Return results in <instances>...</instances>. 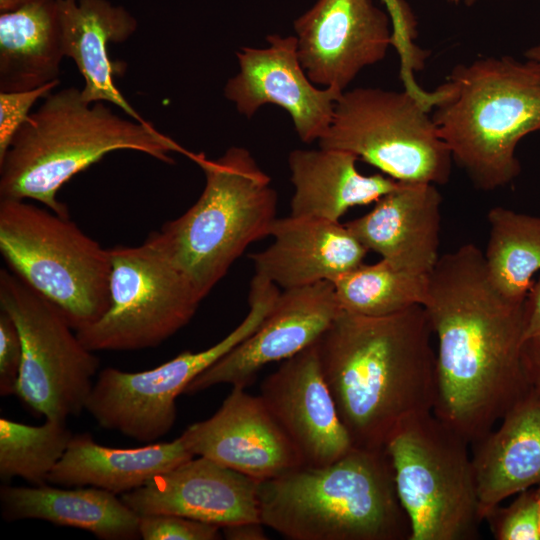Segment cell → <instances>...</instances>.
Instances as JSON below:
<instances>
[{
	"instance_id": "1",
	"label": "cell",
	"mask_w": 540,
	"mask_h": 540,
	"mask_svg": "<svg viewBox=\"0 0 540 540\" xmlns=\"http://www.w3.org/2000/svg\"><path fill=\"white\" fill-rule=\"evenodd\" d=\"M437 338L433 413L470 445L531 390L522 365L524 303L491 284L483 252L441 255L423 302Z\"/></svg>"
},
{
	"instance_id": "2",
	"label": "cell",
	"mask_w": 540,
	"mask_h": 540,
	"mask_svg": "<svg viewBox=\"0 0 540 540\" xmlns=\"http://www.w3.org/2000/svg\"><path fill=\"white\" fill-rule=\"evenodd\" d=\"M423 305L386 316L341 311L317 341L324 378L353 447L385 449L406 420L433 412L436 352Z\"/></svg>"
},
{
	"instance_id": "3",
	"label": "cell",
	"mask_w": 540,
	"mask_h": 540,
	"mask_svg": "<svg viewBox=\"0 0 540 540\" xmlns=\"http://www.w3.org/2000/svg\"><path fill=\"white\" fill-rule=\"evenodd\" d=\"M105 103L87 102L76 87L46 96L0 159V199H32L69 217L58 191L108 153L137 151L167 164L174 163L171 153L194 160L196 153L152 123L123 118Z\"/></svg>"
},
{
	"instance_id": "4",
	"label": "cell",
	"mask_w": 540,
	"mask_h": 540,
	"mask_svg": "<svg viewBox=\"0 0 540 540\" xmlns=\"http://www.w3.org/2000/svg\"><path fill=\"white\" fill-rule=\"evenodd\" d=\"M260 521L290 540H409L385 449L353 447L324 466L259 482Z\"/></svg>"
},
{
	"instance_id": "5",
	"label": "cell",
	"mask_w": 540,
	"mask_h": 540,
	"mask_svg": "<svg viewBox=\"0 0 540 540\" xmlns=\"http://www.w3.org/2000/svg\"><path fill=\"white\" fill-rule=\"evenodd\" d=\"M431 111L454 162L491 191L521 171L519 142L540 131V66L525 58L484 57L456 65Z\"/></svg>"
},
{
	"instance_id": "6",
	"label": "cell",
	"mask_w": 540,
	"mask_h": 540,
	"mask_svg": "<svg viewBox=\"0 0 540 540\" xmlns=\"http://www.w3.org/2000/svg\"><path fill=\"white\" fill-rule=\"evenodd\" d=\"M205 175L197 201L146 241L166 256L203 300L248 246L270 235L277 192L270 176L243 147L216 159L197 153Z\"/></svg>"
},
{
	"instance_id": "7",
	"label": "cell",
	"mask_w": 540,
	"mask_h": 540,
	"mask_svg": "<svg viewBox=\"0 0 540 540\" xmlns=\"http://www.w3.org/2000/svg\"><path fill=\"white\" fill-rule=\"evenodd\" d=\"M0 251L17 277L53 303L75 330L109 306L111 260L69 217L18 199H0Z\"/></svg>"
},
{
	"instance_id": "8",
	"label": "cell",
	"mask_w": 540,
	"mask_h": 540,
	"mask_svg": "<svg viewBox=\"0 0 540 540\" xmlns=\"http://www.w3.org/2000/svg\"><path fill=\"white\" fill-rule=\"evenodd\" d=\"M469 445L433 412L406 420L387 441L409 540L479 538L483 519Z\"/></svg>"
},
{
	"instance_id": "9",
	"label": "cell",
	"mask_w": 540,
	"mask_h": 540,
	"mask_svg": "<svg viewBox=\"0 0 540 540\" xmlns=\"http://www.w3.org/2000/svg\"><path fill=\"white\" fill-rule=\"evenodd\" d=\"M431 111L405 89L344 91L319 147L349 151L397 181L443 185L453 159Z\"/></svg>"
},
{
	"instance_id": "10",
	"label": "cell",
	"mask_w": 540,
	"mask_h": 540,
	"mask_svg": "<svg viewBox=\"0 0 540 540\" xmlns=\"http://www.w3.org/2000/svg\"><path fill=\"white\" fill-rule=\"evenodd\" d=\"M280 294L269 280L254 275L250 283L249 312L222 340L198 351H184L146 371H100L86 410L106 429L140 442L166 435L176 419V399L203 371L250 336L267 316Z\"/></svg>"
},
{
	"instance_id": "11",
	"label": "cell",
	"mask_w": 540,
	"mask_h": 540,
	"mask_svg": "<svg viewBox=\"0 0 540 540\" xmlns=\"http://www.w3.org/2000/svg\"><path fill=\"white\" fill-rule=\"evenodd\" d=\"M0 307L22 342L15 394L46 419L66 421L86 408L99 359L62 312L13 272L0 271Z\"/></svg>"
},
{
	"instance_id": "12",
	"label": "cell",
	"mask_w": 540,
	"mask_h": 540,
	"mask_svg": "<svg viewBox=\"0 0 540 540\" xmlns=\"http://www.w3.org/2000/svg\"><path fill=\"white\" fill-rule=\"evenodd\" d=\"M109 306L76 334L95 351L156 347L183 328L202 299L188 278L146 240L109 248Z\"/></svg>"
},
{
	"instance_id": "13",
	"label": "cell",
	"mask_w": 540,
	"mask_h": 540,
	"mask_svg": "<svg viewBox=\"0 0 540 540\" xmlns=\"http://www.w3.org/2000/svg\"><path fill=\"white\" fill-rule=\"evenodd\" d=\"M294 30L310 81L343 92L392 46L390 17L372 0H318L294 21Z\"/></svg>"
},
{
	"instance_id": "14",
	"label": "cell",
	"mask_w": 540,
	"mask_h": 540,
	"mask_svg": "<svg viewBox=\"0 0 540 540\" xmlns=\"http://www.w3.org/2000/svg\"><path fill=\"white\" fill-rule=\"evenodd\" d=\"M341 311L330 281L280 292L259 327L199 374L184 393L219 384L248 387L266 365L285 361L316 343Z\"/></svg>"
},
{
	"instance_id": "15",
	"label": "cell",
	"mask_w": 540,
	"mask_h": 540,
	"mask_svg": "<svg viewBox=\"0 0 540 540\" xmlns=\"http://www.w3.org/2000/svg\"><path fill=\"white\" fill-rule=\"evenodd\" d=\"M266 40L265 48L236 52L239 71L228 79L225 97L247 118L265 104L278 105L290 115L302 142L319 141L343 91L318 88L310 81L299 61L296 36L273 34Z\"/></svg>"
},
{
	"instance_id": "16",
	"label": "cell",
	"mask_w": 540,
	"mask_h": 540,
	"mask_svg": "<svg viewBox=\"0 0 540 540\" xmlns=\"http://www.w3.org/2000/svg\"><path fill=\"white\" fill-rule=\"evenodd\" d=\"M180 437L194 456L259 482L304 465L262 398L242 387H232L211 417L188 426Z\"/></svg>"
},
{
	"instance_id": "17",
	"label": "cell",
	"mask_w": 540,
	"mask_h": 540,
	"mask_svg": "<svg viewBox=\"0 0 540 540\" xmlns=\"http://www.w3.org/2000/svg\"><path fill=\"white\" fill-rule=\"evenodd\" d=\"M304 465L338 460L353 444L324 378L317 342L283 361L260 386V395Z\"/></svg>"
},
{
	"instance_id": "18",
	"label": "cell",
	"mask_w": 540,
	"mask_h": 540,
	"mask_svg": "<svg viewBox=\"0 0 540 540\" xmlns=\"http://www.w3.org/2000/svg\"><path fill=\"white\" fill-rule=\"evenodd\" d=\"M258 487L251 477L194 456L121 499L139 516L173 514L223 528L260 521Z\"/></svg>"
},
{
	"instance_id": "19",
	"label": "cell",
	"mask_w": 540,
	"mask_h": 540,
	"mask_svg": "<svg viewBox=\"0 0 540 540\" xmlns=\"http://www.w3.org/2000/svg\"><path fill=\"white\" fill-rule=\"evenodd\" d=\"M269 236L272 243L249 258L255 274L284 290L333 283L369 252L345 224L315 217L276 218Z\"/></svg>"
},
{
	"instance_id": "20",
	"label": "cell",
	"mask_w": 540,
	"mask_h": 540,
	"mask_svg": "<svg viewBox=\"0 0 540 540\" xmlns=\"http://www.w3.org/2000/svg\"><path fill=\"white\" fill-rule=\"evenodd\" d=\"M441 202L437 185L399 181L369 212L345 225L397 268L429 275L440 258Z\"/></svg>"
},
{
	"instance_id": "21",
	"label": "cell",
	"mask_w": 540,
	"mask_h": 540,
	"mask_svg": "<svg viewBox=\"0 0 540 540\" xmlns=\"http://www.w3.org/2000/svg\"><path fill=\"white\" fill-rule=\"evenodd\" d=\"M62 47L83 80V98L111 103L130 118L144 122L117 88V71L109 57L110 43H122L137 30V19L122 5L108 0H57Z\"/></svg>"
},
{
	"instance_id": "22",
	"label": "cell",
	"mask_w": 540,
	"mask_h": 540,
	"mask_svg": "<svg viewBox=\"0 0 540 540\" xmlns=\"http://www.w3.org/2000/svg\"><path fill=\"white\" fill-rule=\"evenodd\" d=\"M491 430L472 444L480 514L540 484V394L531 390Z\"/></svg>"
},
{
	"instance_id": "23",
	"label": "cell",
	"mask_w": 540,
	"mask_h": 540,
	"mask_svg": "<svg viewBox=\"0 0 540 540\" xmlns=\"http://www.w3.org/2000/svg\"><path fill=\"white\" fill-rule=\"evenodd\" d=\"M357 160L355 154L340 149L291 151L290 215L339 221L350 208L376 202L399 184L384 174H361Z\"/></svg>"
},
{
	"instance_id": "24",
	"label": "cell",
	"mask_w": 540,
	"mask_h": 540,
	"mask_svg": "<svg viewBox=\"0 0 540 540\" xmlns=\"http://www.w3.org/2000/svg\"><path fill=\"white\" fill-rule=\"evenodd\" d=\"M3 518L38 519L86 530L104 540H131L139 535V515L116 494L93 486L56 488L3 486Z\"/></svg>"
},
{
	"instance_id": "25",
	"label": "cell",
	"mask_w": 540,
	"mask_h": 540,
	"mask_svg": "<svg viewBox=\"0 0 540 540\" xmlns=\"http://www.w3.org/2000/svg\"><path fill=\"white\" fill-rule=\"evenodd\" d=\"M193 457L181 437L138 448H112L97 444L89 434H78L72 437L48 482L124 494Z\"/></svg>"
},
{
	"instance_id": "26",
	"label": "cell",
	"mask_w": 540,
	"mask_h": 540,
	"mask_svg": "<svg viewBox=\"0 0 540 540\" xmlns=\"http://www.w3.org/2000/svg\"><path fill=\"white\" fill-rule=\"evenodd\" d=\"M64 57L57 0H30L0 13V92L59 80Z\"/></svg>"
},
{
	"instance_id": "27",
	"label": "cell",
	"mask_w": 540,
	"mask_h": 540,
	"mask_svg": "<svg viewBox=\"0 0 540 540\" xmlns=\"http://www.w3.org/2000/svg\"><path fill=\"white\" fill-rule=\"evenodd\" d=\"M489 240L483 253L495 289L514 303H524L540 271V216L493 207L487 214Z\"/></svg>"
},
{
	"instance_id": "28",
	"label": "cell",
	"mask_w": 540,
	"mask_h": 540,
	"mask_svg": "<svg viewBox=\"0 0 540 540\" xmlns=\"http://www.w3.org/2000/svg\"><path fill=\"white\" fill-rule=\"evenodd\" d=\"M428 277L397 268L381 258L374 264L362 263L333 284L342 311L386 316L423 305Z\"/></svg>"
},
{
	"instance_id": "29",
	"label": "cell",
	"mask_w": 540,
	"mask_h": 540,
	"mask_svg": "<svg viewBox=\"0 0 540 540\" xmlns=\"http://www.w3.org/2000/svg\"><path fill=\"white\" fill-rule=\"evenodd\" d=\"M73 435L65 421L46 419L32 426L0 418V478L21 477L43 485L64 455Z\"/></svg>"
},
{
	"instance_id": "30",
	"label": "cell",
	"mask_w": 540,
	"mask_h": 540,
	"mask_svg": "<svg viewBox=\"0 0 540 540\" xmlns=\"http://www.w3.org/2000/svg\"><path fill=\"white\" fill-rule=\"evenodd\" d=\"M381 1L391 20L392 46L399 55L400 78L405 89L415 91L419 85L415 81L414 72L424 68L430 53L418 47L414 42L417 37V23L408 4L404 0ZM455 1L458 2V0Z\"/></svg>"
},
{
	"instance_id": "31",
	"label": "cell",
	"mask_w": 540,
	"mask_h": 540,
	"mask_svg": "<svg viewBox=\"0 0 540 540\" xmlns=\"http://www.w3.org/2000/svg\"><path fill=\"white\" fill-rule=\"evenodd\" d=\"M497 540H540V522L535 489L520 493L508 506H495L485 517Z\"/></svg>"
},
{
	"instance_id": "32",
	"label": "cell",
	"mask_w": 540,
	"mask_h": 540,
	"mask_svg": "<svg viewBox=\"0 0 540 540\" xmlns=\"http://www.w3.org/2000/svg\"><path fill=\"white\" fill-rule=\"evenodd\" d=\"M221 527L173 514L139 516V535L144 540H216Z\"/></svg>"
},
{
	"instance_id": "33",
	"label": "cell",
	"mask_w": 540,
	"mask_h": 540,
	"mask_svg": "<svg viewBox=\"0 0 540 540\" xmlns=\"http://www.w3.org/2000/svg\"><path fill=\"white\" fill-rule=\"evenodd\" d=\"M60 80L26 91L0 92V159L30 116L34 104L53 92Z\"/></svg>"
},
{
	"instance_id": "34",
	"label": "cell",
	"mask_w": 540,
	"mask_h": 540,
	"mask_svg": "<svg viewBox=\"0 0 540 540\" xmlns=\"http://www.w3.org/2000/svg\"><path fill=\"white\" fill-rule=\"evenodd\" d=\"M22 361L18 328L8 313L0 311V394H15Z\"/></svg>"
},
{
	"instance_id": "35",
	"label": "cell",
	"mask_w": 540,
	"mask_h": 540,
	"mask_svg": "<svg viewBox=\"0 0 540 540\" xmlns=\"http://www.w3.org/2000/svg\"><path fill=\"white\" fill-rule=\"evenodd\" d=\"M524 341H540V276L524 301Z\"/></svg>"
},
{
	"instance_id": "36",
	"label": "cell",
	"mask_w": 540,
	"mask_h": 540,
	"mask_svg": "<svg viewBox=\"0 0 540 540\" xmlns=\"http://www.w3.org/2000/svg\"><path fill=\"white\" fill-rule=\"evenodd\" d=\"M522 365L531 388L540 394V341H524Z\"/></svg>"
},
{
	"instance_id": "37",
	"label": "cell",
	"mask_w": 540,
	"mask_h": 540,
	"mask_svg": "<svg viewBox=\"0 0 540 540\" xmlns=\"http://www.w3.org/2000/svg\"><path fill=\"white\" fill-rule=\"evenodd\" d=\"M260 521L245 522L221 528L222 534L230 540H263L267 539Z\"/></svg>"
},
{
	"instance_id": "38",
	"label": "cell",
	"mask_w": 540,
	"mask_h": 540,
	"mask_svg": "<svg viewBox=\"0 0 540 540\" xmlns=\"http://www.w3.org/2000/svg\"><path fill=\"white\" fill-rule=\"evenodd\" d=\"M29 1L30 0H0V13L13 11Z\"/></svg>"
},
{
	"instance_id": "39",
	"label": "cell",
	"mask_w": 540,
	"mask_h": 540,
	"mask_svg": "<svg viewBox=\"0 0 540 540\" xmlns=\"http://www.w3.org/2000/svg\"><path fill=\"white\" fill-rule=\"evenodd\" d=\"M524 57L540 66V42L528 48L524 52Z\"/></svg>"
},
{
	"instance_id": "40",
	"label": "cell",
	"mask_w": 540,
	"mask_h": 540,
	"mask_svg": "<svg viewBox=\"0 0 540 540\" xmlns=\"http://www.w3.org/2000/svg\"><path fill=\"white\" fill-rule=\"evenodd\" d=\"M536 491V497H537V503H538V514H539V522H540V484Z\"/></svg>"
},
{
	"instance_id": "41",
	"label": "cell",
	"mask_w": 540,
	"mask_h": 540,
	"mask_svg": "<svg viewBox=\"0 0 540 540\" xmlns=\"http://www.w3.org/2000/svg\"><path fill=\"white\" fill-rule=\"evenodd\" d=\"M462 1L466 6H473L474 4H476L477 2L481 0H462Z\"/></svg>"
}]
</instances>
